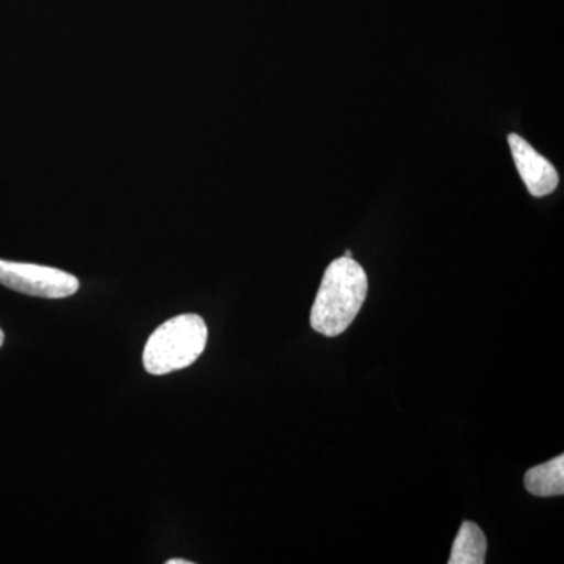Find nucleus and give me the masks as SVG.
I'll use <instances>...</instances> for the list:
<instances>
[{
    "mask_svg": "<svg viewBox=\"0 0 564 564\" xmlns=\"http://www.w3.org/2000/svg\"><path fill=\"white\" fill-rule=\"evenodd\" d=\"M367 292L369 280L362 267L347 256L336 259L323 274L311 311V326L326 337L347 332L361 311Z\"/></svg>",
    "mask_w": 564,
    "mask_h": 564,
    "instance_id": "obj_1",
    "label": "nucleus"
},
{
    "mask_svg": "<svg viewBox=\"0 0 564 564\" xmlns=\"http://www.w3.org/2000/svg\"><path fill=\"white\" fill-rule=\"evenodd\" d=\"M207 325L199 315L182 314L159 326L148 339L143 366L148 373L166 375L198 361L207 344Z\"/></svg>",
    "mask_w": 564,
    "mask_h": 564,
    "instance_id": "obj_2",
    "label": "nucleus"
},
{
    "mask_svg": "<svg viewBox=\"0 0 564 564\" xmlns=\"http://www.w3.org/2000/svg\"><path fill=\"white\" fill-rule=\"evenodd\" d=\"M0 284L11 291L39 299H68L79 291L80 282L74 274L52 267L2 261L0 259Z\"/></svg>",
    "mask_w": 564,
    "mask_h": 564,
    "instance_id": "obj_3",
    "label": "nucleus"
},
{
    "mask_svg": "<svg viewBox=\"0 0 564 564\" xmlns=\"http://www.w3.org/2000/svg\"><path fill=\"white\" fill-rule=\"evenodd\" d=\"M508 143L513 152L516 169L521 174L530 195L536 198L551 195L560 184L555 166L518 133H511Z\"/></svg>",
    "mask_w": 564,
    "mask_h": 564,
    "instance_id": "obj_4",
    "label": "nucleus"
},
{
    "mask_svg": "<svg viewBox=\"0 0 564 564\" xmlns=\"http://www.w3.org/2000/svg\"><path fill=\"white\" fill-rule=\"evenodd\" d=\"M527 491L538 497L563 496L564 492V456H555L551 462L532 467L525 474Z\"/></svg>",
    "mask_w": 564,
    "mask_h": 564,
    "instance_id": "obj_5",
    "label": "nucleus"
},
{
    "mask_svg": "<svg viewBox=\"0 0 564 564\" xmlns=\"http://www.w3.org/2000/svg\"><path fill=\"white\" fill-rule=\"evenodd\" d=\"M488 541L484 530L474 522H463L456 534L448 564H485Z\"/></svg>",
    "mask_w": 564,
    "mask_h": 564,
    "instance_id": "obj_6",
    "label": "nucleus"
},
{
    "mask_svg": "<svg viewBox=\"0 0 564 564\" xmlns=\"http://www.w3.org/2000/svg\"><path fill=\"white\" fill-rule=\"evenodd\" d=\"M166 564H193V563L188 562V560L176 558V560H169V562H166Z\"/></svg>",
    "mask_w": 564,
    "mask_h": 564,
    "instance_id": "obj_7",
    "label": "nucleus"
},
{
    "mask_svg": "<svg viewBox=\"0 0 564 564\" xmlns=\"http://www.w3.org/2000/svg\"><path fill=\"white\" fill-rule=\"evenodd\" d=\"M3 339H6V336H3V332L0 329V347L3 345Z\"/></svg>",
    "mask_w": 564,
    "mask_h": 564,
    "instance_id": "obj_8",
    "label": "nucleus"
}]
</instances>
